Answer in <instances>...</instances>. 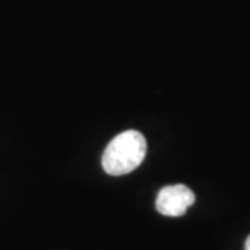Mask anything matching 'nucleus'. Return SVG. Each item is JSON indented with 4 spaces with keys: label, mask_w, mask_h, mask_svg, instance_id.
I'll return each instance as SVG.
<instances>
[{
    "label": "nucleus",
    "mask_w": 250,
    "mask_h": 250,
    "mask_svg": "<svg viewBox=\"0 0 250 250\" xmlns=\"http://www.w3.org/2000/svg\"><path fill=\"white\" fill-rule=\"evenodd\" d=\"M146 156V138L137 130H125L111 140L103 153V169L109 176L135 171Z\"/></svg>",
    "instance_id": "1"
},
{
    "label": "nucleus",
    "mask_w": 250,
    "mask_h": 250,
    "mask_svg": "<svg viewBox=\"0 0 250 250\" xmlns=\"http://www.w3.org/2000/svg\"><path fill=\"white\" fill-rule=\"evenodd\" d=\"M195 203V193L184 184L163 187L156 197V209L164 216L179 218Z\"/></svg>",
    "instance_id": "2"
},
{
    "label": "nucleus",
    "mask_w": 250,
    "mask_h": 250,
    "mask_svg": "<svg viewBox=\"0 0 250 250\" xmlns=\"http://www.w3.org/2000/svg\"><path fill=\"white\" fill-rule=\"evenodd\" d=\"M246 250H250V236L246 239Z\"/></svg>",
    "instance_id": "3"
}]
</instances>
